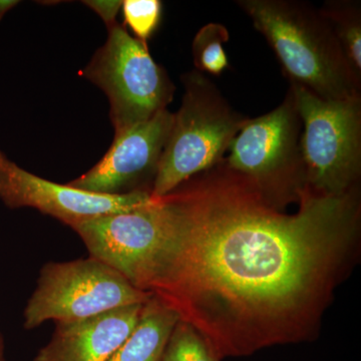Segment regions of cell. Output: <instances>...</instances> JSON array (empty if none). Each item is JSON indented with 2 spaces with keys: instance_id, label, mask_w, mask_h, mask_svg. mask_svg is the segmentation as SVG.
<instances>
[{
  "instance_id": "cell-1",
  "label": "cell",
  "mask_w": 361,
  "mask_h": 361,
  "mask_svg": "<svg viewBox=\"0 0 361 361\" xmlns=\"http://www.w3.org/2000/svg\"><path fill=\"white\" fill-rule=\"evenodd\" d=\"M159 199L161 229L135 288L177 313L219 360L308 341L357 230L353 191L299 190L280 211L222 161Z\"/></svg>"
},
{
  "instance_id": "cell-2",
  "label": "cell",
  "mask_w": 361,
  "mask_h": 361,
  "mask_svg": "<svg viewBox=\"0 0 361 361\" xmlns=\"http://www.w3.org/2000/svg\"><path fill=\"white\" fill-rule=\"evenodd\" d=\"M237 4L267 40L291 85L324 99L360 96L361 82L319 9L297 0H238Z\"/></svg>"
},
{
  "instance_id": "cell-3",
  "label": "cell",
  "mask_w": 361,
  "mask_h": 361,
  "mask_svg": "<svg viewBox=\"0 0 361 361\" xmlns=\"http://www.w3.org/2000/svg\"><path fill=\"white\" fill-rule=\"evenodd\" d=\"M185 92L157 172L151 197L163 198L195 175L219 165L246 116L198 71L183 75Z\"/></svg>"
},
{
  "instance_id": "cell-4",
  "label": "cell",
  "mask_w": 361,
  "mask_h": 361,
  "mask_svg": "<svg viewBox=\"0 0 361 361\" xmlns=\"http://www.w3.org/2000/svg\"><path fill=\"white\" fill-rule=\"evenodd\" d=\"M302 123L301 155L306 186L342 196L353 191L361 170V97L324 99L291 85Z\"/></svg>"
},
{
  "instance_id": "cell-5",
  "label": "cell",
  "mask_w": 361,
  "mask_h": 361,
  "mask_svg": "<svg viewBox=\"0 0 361 361\" xmlns=\"http://www.w3.org/2000/svg\"><path fill=\"white\" fill-rule=\"evenodd\" d=\"M108 30L106 44L80 75L108 96L118 135L166 110L175 87L152 58L146 42L132 37L120 23Z\"/></svg>"
},
{
  "instance_id": "cell-6",
  "label": "cell",
  "mask_w": 361,
  "mask_h": 361,
  "mask_svg": "<svg viewBox=\"0 0 361 361\" xmlns=\"http://www.w3.org/2000/svg\"><path fill=\"white\" fill-rule=\"evenodd\" d=\"M151 294L139 290L121 273L92 257L49 262L23 312L25 329L42 323L75 322L108 311L145 304Z\"/></svg>"
},
{
  "instance_id": "cell-7",
  "label": "cell",
  "mask_w": 361,
  "mask_h": 361,
  "mask_svg": "<svg viewBox=\"0 0 361 361\" xmlns=\"http://www.w3.org/2000/svg\"><path fill=\"white\" fill-rule=\"evenodd\" d=\"M300 116L289 89L283 103L270 113L247 118L222 164L253 182L271 200L298 199L306 185L301 155Z\"/></svg>"
},
{
  "instance_id": "cell-8",
  "label": "cell",
  "mask_w": 361,
  "mask_h": 361,
  "mask_svg": "<svg viewBox=\"0 0 361 361\" xmlns=\"http://www.w3.org/2000/svg\"><path fill=\"white\" fill-rule=\"evenodd\" d=\"M0 199L9 208L37 209L71 228L94 218L142 208L155 200L148 191L104 195L56 184L23 170L1 151Z\"/></svg>"
},
{
  "instance_id": "cell-9",
  "label": "cell",
  "mask_w": 361,
  "mask_h": 361,
  "mask_svg": "<svg viewBox=\"0 0 361 361\" xmlns=\"http://www.w3.org/2000/svg\"><path fill=\"white\" fill-rule=\"evenodd\" d=\"M174 114L166 109L153 118L115 135L106 155L68 186L104 195L137 192L146 180H155Z\"/></svg>"
},
{
  "instance_id": "cell-10",
  "label": "cell",
  "mask_w": 361,
  "mask_h": 361,
  "mask_svg": "<svg viewBox=\"0 0 361 361\" xmlns=\"http://www.w3.org/2000/svg\"><path fill=\"white\" fill-rule=\"evenodd\" d=\"M71 229L92 257L111 266L135 286L160 238V204L155 199L142 208L85 221Z\"/></svg>"
},
{
  "instance_id": "cell-11",
  "label": "cell",
  "mask_w": 361,
  "mask_h": 361,
  "mask_svg": "<svg viewBox=\"0 0 361 361\" xmlns=\"http://www.w3.org/2000/svg\"><path fill=\"white\" fill-rule=\"evenodd\" d=\"M145 304L75 322H56L51 341L33 361H108L134 331Z\"/></svg>"
},
{
  "instance_id": "cell-12",
  "label": "cell",
  "mask_w": 361,
  "mask_h": 361,
  "mask_svg": "<svg viewBox=\"0 0 361 361\" xmlns=\"http://www.w3.org/2000/svg\"><path fill=\"white\" fill-rule=\"evenodd\" d=\"M179 316L152 296L133 334L108 361H160Z\"/></svg>"
},
{
  "instance_id": "cell-13",
  "label": "cell",
  "mask_w": 361,
  "mask_h": 361,
  "mask_svg": "<svg viewBox=\"0 0 361 361\" xmlns=\"http://www.w3.org/2000/svg\"><path fill=\"white\" fill-rule=\"evenodd\" d=\"M320 13L329 21L353 75L361 82L360 4L350 0L326 1Z\"/></svg>"
},
{
  "instance_id": "cell-14",
  "label": "cell",
  "mask_w": 361,
  "mask_h": 361,
  "mask_svg": "<svg viewBox=\"0 0 361 361\" xmlns=\"http://www.w3.org/2000/svg\"><path fill=\"white\" fill-rule=\"evenodd\" d=\"M225 25L211 23L197 32L192 45L194 65L200 73L219 75L229 66L224 44L229 40Z\"/></svg>"
},
{
  "instance_id": "cell-15",
  "label": "cell",
  "mask_w": 361,
  "mask_h": 361,
  "mask_svg": "<svg viewBox=\"0 0 361 361\" xmlns=\"http://www.w3.org/2000/svg\"><path fill=\"white\" fill-rule=\"evenodd\" d=\"M160 361H221L203 337L187 323L179 322L169 337Z\"/></svg>"
},
{
  "instance_id": "cell-16",
  "label": "cell",
  "mask_w": 361,
  "mask_h": 361,
  "mask_svg": "<svg viewBox=\"0 0 361 361\" xmlns=\"http://www.w3.org/2000/svg\"><path fill=\"white\" fill-rule=\"evenodd\" d=\"M159 0H125L123 13L126 23L135 33V39L146 42L158 28L161 16Z\"/></svg>"
},
{
  "instance_id": "cell-17",
  "label": "cell",
  "mask_w": 361,
  "mask_h": 361,
  "mask_svg": "<svg viewBox=\"0 0 361 361\" xmlns=\"http://www.w3.org/2000/svg\"><path fill=\"white\" fill-rule=\"evenodd\" d=\"M84 4L101 16L108 28L116 23V14L123 6V1H116H116L114 0H111V1L109 0L108 1L106 0L104 1L103 0H87V1H84Z\"/></svg>"
},
{
  "instance_id": "cell-18",
  "label": "cell",
  "mask_w": 361,
  "mask_h": 361,
  "mask_svg": "<svg viewBox=\"0 0 361 361\" xmlns=\"http://www.w3.org/2000/svg\"><path fill=\"white\" fill-rule=\"evenodd\" d=\"M20 2L16 0H0V20L4 18V16L8 13L11 9L14 6H18Z\"/></svg>"
},
{
  "instance_id": "cell-19",
  "label": "cell",
  "mask_w": 361,
  "mask_h": 361,
  "mask_svg": "<svg viewBox=\"0 0 361 361\" xmlns=\"http://www.w3.org/2000/svg\"><path fill=\"white\" fill-rule=\"evenodd\" d=\"M0 361H4V341L1 334H0Z\"/></svg>"
}]
</instances>
